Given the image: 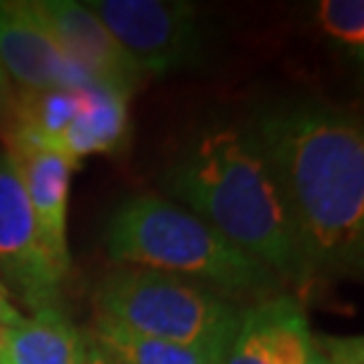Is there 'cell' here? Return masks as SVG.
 <instances>
[{"label":"cell","mask_w":364,"mask_h":364,"mask_svg":"<svg viewBox=\"0 0 364 364\" xmlns=\"http://www.w3.org/2000/svg\"><path fill=\"white\" fill-rule=\"evenodd\" d=\"M279 182L315 282L360 277L364 263V130L350 109L279 100L249 121Z\"/></svg>","instance_id":"6da1fadb"},{"label":"cell","mask_w":364,"mask_h":364,"mask_svg":"<svg viewBox=\"0 0 364 364\" xmlns=\"http://www.w3.org/2000/svg\"><path fill=\"white\" fill-rule=\"evenodd\" d=\"M171 201L192 210L296 294L317 287L274 171L251 123L215 119L182 142L164 173Z\"/></svg>","instance_id":"7a4b0ae2"},{"label":"cell","mask_w":364,"mask_h":364,"mask_svg":"<svg viewBox=\"0 0 364 364\" xmlns=\"http://www.w3.org/2000/svg\"><path fill=\"white\" fill-rule=\"evenodd\" d=\"M114 265H135L189 279L232 303L282 296L284 284L263 263L180 203L156 194L130 196L105 232Z\"/></svg>","instance_id":"3957f363"},{"label":"cell","mask_w":364,"mask_h":364,"mask_svg":"<svg viewBox=\"0 0 364 364\" xmlns=\"http://www.w3.org/2000/svg\"><path fill=\"white\" fill-rule=\"evenodd\" d=\"M95 315L130 331L225 360L242 308L199 284L147 267L116 265L95 289Z\"/></svg>","instance_id":"277c9868"},{"label":"cell","mask_w":364,"mask_h":364,"mask_svg":"<svg viewBox=\"0 0 364 364\" xmlns=\"http://www.w3.org/2000/svg\"><path fill=\"white\" fill-rule=\"evenodd\" d=\"M144 78L201 67L206 33L194 5L180 0H85Z\"/></svg>","instance_id":"5b68a950"},{"label":"cell","mask_w":364,"mask_h":364,"mask_svg":"<svg viewBox=\"0 0 364 364\" xmlns=\"http://www.w3.org/2000/svg\"><path fill=\"white\" fill-rule=\"evenodd\" d=\"M0 272L31 310L57 308L67 274L43 251L36 218L17 168L0 154Z\"/></svg>","instance_id":"8992f818"},{"label":"cell","mask_w":364,"mask_h":364,"mask_svg":"<svg viewBox=\"0 0 364 364\" xmlns=\"http://www.w3.org/2000/svg\"><path fill=\"white\" fill-rule=\"evenodd\" d=\"M64 57L102 88L130 97L147 81L137 64L83 3L76 0H26Z\"/></svg>","instance_id":"52a82bcc"},{"label":"cell","mask_w":364,"mask_h":364,"mask_svg":"<svg viewBox=\"0 0 364 364\" xmlns=\"http://www.w3.org/2000/svg\"><path fill=\"white\" fill-rule=\"evenodd\" d=\"M0 64L19 90L78 88L88 81L71 64L28 3L0 0Z\"/></svg>","instance_id":"ba28073f"},{"label":"cell","mask_w":364,"mask_h":364,"mask_svg":"<svg viewBox=\"0 0 364 364\" xmlns=\"http://www.w3.org/2000/svg\"><path fill=\"white\" fill-rule=\"evenodd\" d=\"M5 156L17 168L24 185L43 251L57 270L69 277L71 256L67 246V206L71 171L76 168V164L60 151L36 144H5Z\"/></svg>","instance_id":"9c48e42d"},{"label":"cell","mask_w":364,"mask_h":364,"mask_svg":"<svg viewBox=\"0 0 364 364\" xmlns=\"http://www.w3.org/2000/svg\"><path fill=\"white\" fill-rule=\"evenodd\" d=\"M90 346L60 308H46L5 326L0 364H85Z\"/></svg>","instance_id":"30bf717a"},{"label":"cell","mask_w":364,"mask_h":364,"mask_svg":"<svg viewBox=\"0 0 364 364\" xmlns=\"http://www.w3.org/2000/svg\"><path fill=\"white\" fill-rule=\"evenodd\" d=\"M78 114L64 130L60 154L76 166L90 154H119L130 137L128 97L97 83L78 85Z\"/></svg>","instance_id":"8fae6325"},{"label":"cell","mask_w":364,"mask_h":364,"mask_svg":"<svg viewBox=\"0 0 364 364\" xmlns=\"http://www.w3.org/2000/svg\"><path fill=\"white\" fill-rule=\"evenodd\" d=\"M95 348L109 353L121 364H223L215 355L194 350V348L176 346L168 341L130 331L128 326L114 322L112 317L95 315L92 329Z\"/></svg>","instance_id":"7c38bea8"},{"label":"cell","mask_w":364,"mask_h":364,"mask_svg":"<svg viewBox=\"0 0 364 364\" xmlns=\"http://www.w3.org/2000/svg\"><path fill=\"white\" fill-rule=\"evenodd\" d=\"M223 364H274L272 298L242 308L237 333Z\"/></svg>","instance_id":"4fadbf2b"},{"label":"cell","mask_w":364,"mask_h":364,"mask_svg":"<svg viewBox=\"0 0 364 364\" xmlns=\"http://www.w3.org/2000/svg\"><path fill=\"white\" fill-rule=\"evenodd\" d=\"M317 24L336 46L362 62L364 55V3L362 0H322L317 5Z\"/></svg>","instance_id":"5bb4252c"},{"label":"cell","mask_w":364,"mask_h":364,"mask_svg":"<svg viewBox=\"0 0 364 364\" xmlns=\"http://www.w3.org/2000/svg\"><path fill=\"white\" fill-rule=\"evenodd\" d=\"M322 353L329 364H364V343L362 336L348 338H322Z\"/></svg>","instance_id":"9a60e30c"},{"label":"cell","mask_w":364,"mask_h":364,"mask_svg":"<svg viewBox=\"0 0 364 364\" xmlns=\"http://www.w3.org/2000/svg\"><path fill=\"white\" fill-rule=\"evenodd\" d=\"M21 317H24V315H19V310L12 305V301H10V291H7V287L3 284V279H0V326H12V324H17Z\"/></svg>","instance_id":"2e32d148"},{"label":"cell","mask_w":364,"mask_h":364,"mask_svg":"<svg viewBox=\"0 0 364 364\" xmlns=\"http://www.w3.org/2000/svg\"><path fill=\"white\" fill-rule=\"evenodd\" d=\"M12 92H14V88H12V81H10V76L5 74L3 64H0V119H3V114H5L7 105H10Z\"/></svg>","instance_id":"e0dca14e"},{"label":"cell","mask_w":364,"mask_h":364,"mask_svg":"<svg viewBox=\"0 0 364 364\" xmlns=\"http://www.w3.org/2000/svg\"><path fill=\"white\" fill-rule=\"evenodd\" d=\"M85 364H121L116 358H112L109 353L100 350V348H90V358Z\"/></svg>","instance_id":"ac0fdd59"},{"label":"cell","mask_w":364,"mask_h":364,"mask_svg":"<svg viewBox=\"0 0 364 364\" xmlns=\"http://www.w3.org/2000/svg\"><path fill=\"white\" fill-rule=\"evenodd\" d=\"M305 364H329V360H326V355L322 353V348L317 346V341H312V348H310L308 360H305Z\"/></svg>","instance_id":"d6986e66"},{"label":"cell","mask_w":364,"mask_h":364,"mask_svg":"<svg viewBox=\"0 0 364 364\" xmlns=\"http://www.w3.org/2000/svg\"><path fill=\"white\" fill-rule=\"evenodd\" d=\"M3 329H5V326H0V336H3Z\"/></svg>","instance_id":"ffe728a7"}]
</instances>
